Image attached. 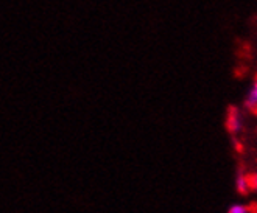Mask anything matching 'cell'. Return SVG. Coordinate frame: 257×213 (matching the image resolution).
I'll use <instances>...</instances> for the list:
<instances>
[{"label":"cell","mask_w":257,"mask_h":213,"mask_svg":"<svg viewBox=\"0 0 257 213\" xmlns=\"http://www.w3.org/2000/svg\"><path fill=\"white\" fill-rule=\"evenodd\" d=\"M226 128L231 134H238L243 128V117H241L240 111L235 108H231L226 115Z\"/></svg>","instance_id":"6da1fadb"},{"label":"cell","mask_w":257,"mask_h":213,"mask_svg":"<svg viewBox=\"0 0 257 213\" xmlns=\"http://www.w3.org/2000/svg\"><path fill=\"white\" fill-rule=\"evenodd\" d=\"M234 185H235V190H237L240 194H246V193L249 191V188L252 187L251 179H249V177H246L245 174H241V173H238V174L235 176Z\"/></svg>","instance_id":"7a4b0ae2"},{"label":"cell","mask_w":257,"mask_h":213,"mask_svg":"<svg viewBox=\"0 0 257 213\" xmlns=\"http://www.w3.org/2000/svg\"><path fill=\"white\" fill-rule=\"evenodd\" d=\"M246 104H248V108H251L252 111L257 112V80L254 81L252 87L249 89L248 98H246Z\"/></svg>","instance_id":"3957f363"},{"label":"cell","mask_w":257,"mask_h":213,"mask_svg":"<svg viewBox=\"0 0 257 213\" xmlns=\"http://www.w3.org/2000/svg\"><path fill=\"white\" fill-rule=\"evenodd\" d=\"M228 213H248V207L243 204H232L228 208Z\"/></svg>","instance_id":"277c9868"},{"label":"cell","mask_w":257,"mask_h":213,"mask_svg":"<svg viewBox=\"0 0 257 213\" xmlns=\"http://www.w3.org/2000/svg\"><path fill=\"white\" fill-rule=\"evenodd\" d=\"M251 184H252V187H254V188H257V173L251 177Z\"/></svg>","instance_id":"5b68a950"}]
</instances>
